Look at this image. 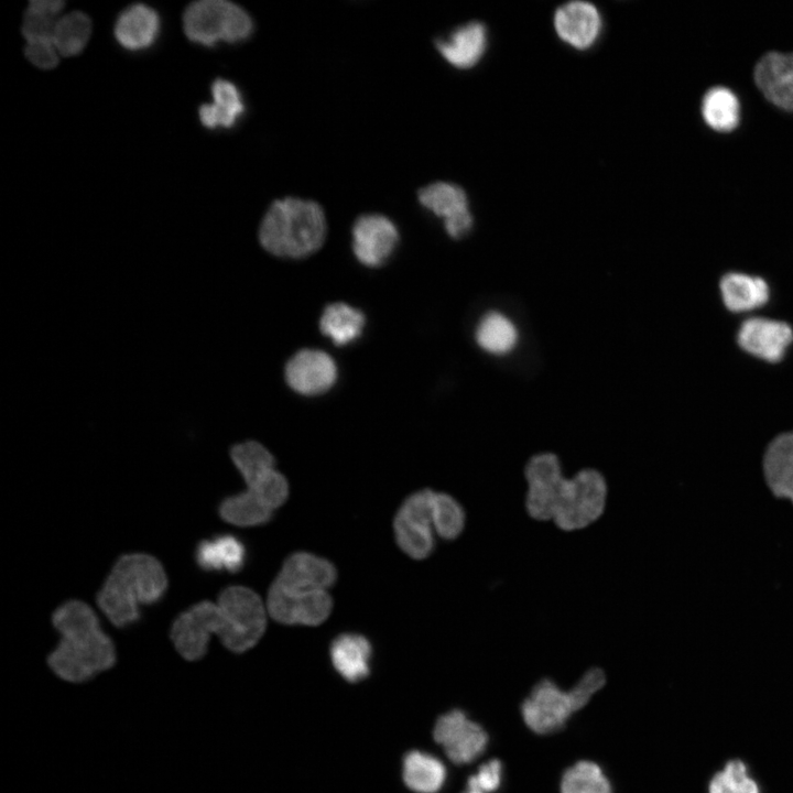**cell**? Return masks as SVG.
Here are the masks:
<instances>
[{
    "label": "cell",
    "instance_id": "obj_1",
    "mask_svg": "<svg viewBox=\"0 0 793 793\" xmlns=\"http://www.w3.org/2000/svg\"><path fill=\"white\" fill-rule=\"evenodd\" d=\"M265 611L260 596L245 586H228L217 602L202 600L173 621L170 638L186 661H198L208 651L216 634L229 651L242 653L257 644L264 633Z\"/></svg>",
    "mask_w": 793,
    "mask_h": 793
},
{
    "label": "cell",
    "instance_id": "obj_2",
    "mask_svg": "<svg viewBox=\"0 0 793 793\" xmlns=\"http://www.w3.org/2000/svg\"><path fill=\"white\" fill-rule=\"evenodd\" d=\"M52 623L61 639L47 664L56 676L83 683L115 665V643L89 605L78 599L63 602L54 610Z\"/></svg>",
    "mask_w": 793,
    "mask_h": 793
},
{
    "label": "cell",
    "instance_id": "obj_3",
    "mask_svg": "<svg viewBox=\"0 0 793 793\" xmlns=\"http://www.w3.org/2000/svg\"><path fill=\"white\" fill-rule=\"evenodd\" d=\"M167 585L165 569L156 557L145 553L123 554L98 590L96 601L115 627L126 628L140 621L141 606L163 599Z\"/></svg>",
    "mask_w": 793,
    "mask_h": 793
},
{
    "label": "cell",
    "instance_id": "obj_4",
    "mask_svg": "<svg viewBox=\"0 0 793 793\" xmlns=\"http://www.w3.org/2000/svg\"><path fill=\"white\" fill-rule=\"evenodd\" d=\"M326 231V217L318 203L284 197L274 200L264 214L259 241L273 256L301 259L323 246Z\"/></svg>",
    "mask_w": 793,
    "mask_h": 793
},
{
    "label": "cell",
    "instance_id": "obj_5",
    "mask_svg": "<svg viewBox=\"0 0 793 793\" xmlns=\"http://www.w3.org/2000/svg\"><path fill=\"white\" fill-rule=\"evenodd\" d=\"M185 35L193 43L214 46L218 42L240 43L249 39L254 24L240 6L226 0H199L183 15Z\"/></svg>",
    "mask_w": 793,
    "mask_h": 793
},
{
    "label": "cell",
    "instance_id": "obj_6",
    "mask_svg": "<svg viewBox=\"0 0 793 793\" xmlns=\"http://www.w3.org/2000/svg\"><path fill=\"white\" fill-rule=\"evenodd\" d=\"M607 501L608 485L604 475L594 468L582 469L566 478L553 522L565 532L586 529L599 520Z\"/></svg>",
    "mask_w": 793,
    "mask_h": 793
},
{
    "label": "cell",
    "instance_id": "obj_7",
    "mask_svg": "<svg viewBox=\"0 0 793 793\" xmlns=\"http://www.w3.org/2000/svg\"><path fill=\"white\" fill-rule=\"evenodd\" d=\"M433 736L455 764L475 761L485 752L489 741L482 726L470 720L460 709L441 715L434 726Z\"/></svg>",
    "mask_w": 793,
    "mask_h": 793
},
{
    "label": "cell",
    "instance_id": "obj_8",
    "mask_svg": "<svg viewBox=\"0 0 793 793\" xmlns=\"http://www.w3.org/2000/svg\"><path fill=\"white\" fill-rule=\"evenodd\" d=\"M573 713L575 710L569 693L550 678L540 681L521 704L525 725L539 735L561 730Z\"/></svg>",
    "mask_w": 793,
    "mask_h": 793
},
{
    "label": "cell",
    "instance_id": "obj_9",
    "mask_svg": "<svg viewBox=\"0 0 793 793\" xmlns=\"http://www.w3.org/2000/svg\"><path fill=\"white\" fill-rule=\"evenodd\" d=\"M333 609V599L326 590L302 594L285 591L275 582L268 594V610L271 617L283 624L318 626Z\"/></svg>",
    "mask_w": 793,
    "mask_h": 793
},
{
    "label": "cell",
    "instance_id": "obj_10",
    "mask_svg": "<svg viewBox=\"0 0 793 793\" xmlns=\"http://www.w3.org/2000/svg\"><path fill=\"white\" fill-rule=\"evenodd\" d=\"M399 242L394 222L381 214H365L352 226V251L360 263L370 268L384 264Z\"/></svg>",
    "mask_w": 793,
    "mask_h": 793
},
{
    "label": "cell",
    "instance_id": "obj_11",
    "mask_svg": "<svg viewBox=\"0 0 793 793\" xmlns=\"http://www.w3.org/2000/svg\"><path fill=\"white\" fill-rule=\"evenodd\" d=\"M420 204L444 219L447 233L455 239L465 236L472 226L466 192L448 182H435L417 193Z\"/></svg>",
    "mask_w": 793,
    "mask_h": 793
},
{
    "label": "cell",
    "instance_id": "obj_12",
    "mask_svg": "<svg viewBox=\"0 0 793 793\" xmlns=\"http://www.w3.org/2000/svg\"><path fill=\"white\" fill-rule=\"evenodd\" d=\"M793 341L792 327L782 321L751 317L743 321L737 343L746 352L769 362H778Z\"/></svg>",
    "mask_w": 793,
    "mask_h": 793
},
{
    "label": "cell",
    "instance_id": "obj_13",
    "mask_svg": "<svg viewBox=\"0 0 793 793\" xmlns=\"http://www.w3.org/2000/svg\"><path fill=\"white\" fill-rule=\"evenodd\" d=\"M289 387L303 395H317L329 390L337 379L334 359L318 349H302L286 363Z\"/></svg>",
    "mask_w": 793,
    "mask_h": 793
},
{
    "label": "cell",
    "instance_id": "obj_14",
    "mask_svg": "<svg viewBox=\"0 0 793 793\" xmlns=\"http://www.w3.org/2000/svg\"><path fill=\"white\" fill-rule=\"evenodd\" d=\"M337 578L335 565L324 557L306 552L290 555L283 563L275 583L285 591L302 594L325 590Z\"/></svg>",
    "mask_w": 793,
    "mask_h": 793
},
{
    "label": "cell",
    "instance_id": "obj_15",
    "mask_svg": "<svg viewBox=\"0 0 793 793\" xmlns=\"http://www.w3.org/2000/svg\"><path fill=\"white\" fill-rule=\"evenodd\" d=\"M554 26L562 41L576 50H586L599 36L601 18L593 3L571 1L556 9Z\"/></svg>",
    "mask_w": 793,
    "mask_h": 793
},
{
    "label": "cell",
    "instance_id": "obj_16",
    "mask_svg": "<svg viewBox=\"0 0 793 793\" xmlns=\"http://www.w3.org/2000/svg\"><path fill=\"white\" fill-rule=\"evenodd\" d=\"M753 77L758 88L770 102L793 111V54H765L757 63Z\"/></svg>",
    "mask_w": 793,
    "mask_h": 793
},
{
    "label": "cell",
    "instance_id": "obj_17",
    "mask_svg": "<svg viewBox=\"0 0 793 793\" xmlns=\"http://www.w3.org/2000/svg\"><path fill=\"white\" fill-rule=\"evenodd\" d=\"M442 57L452 66L467 69L475 66L484 56L487 47L485 24L472 21L456 28L446 37L435 41Z\"/></svg>",
    "mask_w": 793,
    "mask_h": 793
},
{
    "label": "cell",
    "instance_id": "obj_18",
    "mask_svg": "<svg viewBox=\"0 0 793 793\" xmlns=\"http://www.w3.org/2000/svg\"><path fill=\"white\" fill-rule=\"evenodd\" d=\"M247 557L245 543L230 533L203 539L194 551L196 565L206 573H239L246 566Z\"/></svg>",
    "mask_w": 793,
    "mask_h": 793
},
{
    "label": "cell",
    "instance_id": "obj_19",
    "mask_svg": "<svg viewBox=\"0 0 793 793\" xmlns=\"http://www.w3.org/2000/svg\"><path fill=\"white\" fill-rule=\"evenodd\" d=\"M762 470L770 492L793 504V431L782 433L769 443Z\"/></svg>",
    "mask_w": 793,
    "mask_h": 793
},
{
    "label": "cell",
    "instance_id": "obj_20",
    "mask_svg": "<svg viewBox=\"0 0 793 793\" xmlns=\"http://www.w3.org/2000/svg\"><path fill=\"white\" fill-rule=\"evenodd\" d=\"M160 26L157 12L149 6L137 3L120 13L115 24V36L123 48L139 52L154 44Z\"/></svg>",
    "mask_w": 793,
    "mask_h": 793
},
{
    "label": "cell",
    "instance_id": "obj_21",
    "mask_svg": "<svg viewBox=\"0 0 793 793\" xmlns=\"http://www.w3.org/2000/svg\"><path fill=\"white\" fill-rule=\"evenodd\" d=\"M330 661L337 673L350 683L360 682L370 674L372 645L360 633H341L329 647Z\"/></svg>",
    "mask_w": 793,
    "mask_h": 793
},
{
    "label": "cell",
    "instance_id": "obj_22",
    "mask_svg": "<svg viewBox=\"0 0 793 793\" xmlns=\"http://www.w3.org/2000/svg\"><path fill=\"white\" fill-rule=\"evenodd\" d=\"M719 289L725 306L735 313L759 308L770 297V289L764 279L742 272L724 274Z\"/></svg>",
    "mask_w": 793,
    "mask_h": 793
},
{
    "label": "cell",
    "instance_id": "obj_23",
    "mask_svg": "<svg viewBox=\"0 0 793 793\" xmlns=\"http://www.w3.org/2000/svg\"><path fill=\"white\" fill-rule=\"evenodd\" d=\"M211 95L213 102L199 108L202 124L208 129L235 126L246 110L238 87L230 80L218 78L211 85Z\"/></svg>",
    "mask_w": 793,
    "mask_h": 793
},
{
    "label": "cell",
    "instance_id": "obj_24",
    "mask_svg": "<svg viewBox=\"0 0 793 793\" xmlns=\"http://www.w3.org/2000/svg\"><path fill=\"white\" fill-rule=\"evenodd\" d=\"M402 776L405 785L415 793H437L446 782L447 770L437 757L412 750L403 758Z\"/></svg>",
    "mask_w": 793,
    "mask_h": 793
},
{
    "label": "cell",
    "instance_id": "obj_25",
    "mask_svg": "<svg viewBox=\"0 0 793 793\" xmlns=\"http://www.w3.org/2000/svg\"><path fill=\"white\" fill-rule=\"evenodd\" d=\"M218 513L224 521L242 528L265 524L274 515L273 509L249 489L222 499Z\"/></svg>",
    "mask_w": 793,
    "mask_h": 793
},
{
    "label": "cell",
    "instance_id": "obj_26",
    "mask_svg": "<svg viewBox=\"0 0 793 793\" xmlns=\"http://www.w3.org/2000/svg\"><path fill=\"white\" fill-rule=\"evenodd\" d=\"M365 321L361 311L345 303H333L325 307L319 328L335 345L345 346L361 335Z\"/></svg>",
    "mask_w": 793,
    "mask_h": 793
},
{
    "label": "cell",
    "instance_id": "obj_27",
    "mask_svg": "<svg viewBox=\"0 0 793 793\" xmlns=\"http://www.w3.org/2000/svg\"><path fill=\"white\" fill-rule=\"evenodd\" d=\"M702 113L710 128L719 132H728L739 122V101L728 88L714 87L703 98Z\"/></svg>",
    "mask_w": 793,
    "mask_h": 793
},
{
    "label": "cell",
    "instance_id": "obj_28",
    "mask_svg": "<svg viewBox=\"0 0 793 793\" xmlns=\"http://www.w3.org/2000/svg\"><path fill=\"white\" fill-rule=\"evenodd\" d=\"M229 454L248 487L274 469L273 455L256 441L237 443L230 447Z\"/></svg>",
    "mask_w": 793,
    "mask_h": 793
},
{
    "label": "cell",
    "instance_id": "obj_29",
    "mask_svg": "<svg viewBox=\"0 0 793 793\" xmlns=\"http://www.w3.org/2000/svg\"><path fill=\"white\" fill-rule=\"evenodd\" d=\"M59 0H37L30 2L23 19L22 34L26 43L52 42L57 15L63 10ZM54 44V43H53Z\"/></svg>",
    "mask_w": 793,
    "mask_h": 793
},
{
    "label": "cell",
    "instance_id": "obj_30",
    "mask_svg": "<svg viewBox=\"0 0 793 793\" xmlns=\"http://www.w3.org/2000/svg\"><path fill=\"white\" fill-rule=\"evenodd\" d=\"M91 34V21L87 14L73 11L61 17L55 25L53 43L62 56H74L85 48Z\"/></svg>",
    "mask_w": 793,
    "mask_h": 793
},
{
    "label": "cell",
    "instance_id": "obj_31",
    "mask_svg": "<svg viewBox=\"0 0 793 793\" xmlns=\"http://www.w3.org/2000/svg\"><path fill=\"white\" fill-rule=\"evenodd\" d=\"M561 793H612V786L602 769L595 762L582 760L565 770Z\"/></svg>",
    "mask_w": 793,
    "mask_h": 793
},
{
    "label": "cell",
    "instance_id": "obj_32",
    "mask_svg": "<svg viewBox=\"0 0 793 793\" xmlns=\"http://www.w3.org/2000/svg\"><path fill=\"white\" fill-rule=\"evenodd\" d=\"M476 339L482 349L491 354H506L515 345L517 330L507 317L490 312L479 323Z\"/></svg>",
    "mask_w": 793,
    "mask_h": 793
},
{
    "label": "cell",
    "instance_id": "obj_33",
    "mask_svg": "<svg viewBox=\"0 0 793 793\" xmlns=\"http://www.w3.org/2000/svg\"><path fill=\"white\" fill-rule=\"evenodd\" d=\"M395 541L399 547L415 560L430 556L435 548L433 528L411 522L399 514L393 522Z\"/></svg>",
    "mask_w": 793,
    "mask_h": 793
},
{
    "label": "cell",
    "instance_id": "obj_34",
    "mask_svg": "<svg viewBox=\"0 0 793 793\" xmlns=\"http://www.w3.org/2000/svg\"><path fill=\"white\" fill-rule=\"evenodd\" d=\"M466 525V512L453 496L436 492L433 512V529L445 541L456 540Z\"/></svg>",
    "mask_w": 793,
    "mask_h": 793
},
{
    "label": "cell",
    "instance_id": "obj_35",
    "mask_svg": "<svg viewBox=\"0 0 793 793\" xmlns=\"http://www.w3.org/2000/svg\"><path fill=\"white\" fill-rule=\"evenodd\" d=\"M708 793H761L748 765L740 759L729 760L708 783Z\"/></svg>",
    "mask_w": 793,
    "mask_h": 793
},
{
    "label": "cell",
    "instance_id": "obj_36",
    "mask_svg": "<svg viewBox=\"0 0 793 793\" xmlns=\"http://www.w3.org/2000/svg\"><path fill=\"white\" fill-rule=\"evenodd\" d=\"M565 480L560 485L528 486L524 507L530 518L536 521L554 520Z\"/></svg>",
    "mask_w": 793,
    "mask_h": 793
},
{
    "label": "cell",
    "instance_id": "obj_37",
    "mask_svg": "<svg viewBox=\"0 0 793 793\" xmlns=\"http://www.w3.org/2000/svg\"><path fill=\"white\" fill-rule=\"evenodd\" d=\"M524 478L526 486L560 485L566 479L561 461L553 453H541L531 457L524 468Z\"/></svg>",
    "mask_w": 793,
    "mask_h": 793
},
{
    "label": "cell",
    "instance_id": "obj_38",
    "mask_svg": "<svg viewBox=\"0 0 793 793\" xmlns=\"http://www.w3.org/2000/svg\"><path fill=\"white\" fill-rule=\"evenodd\" d=\"M435 493L431 489H422L410 495L397 514L411 522L433 528Z\"/></svg>",
    "mask_w": 793,
    "mask_h": 793
},
{
    "label": "cell",
    "instance_id": "obj_39",
    "mask_svg": "<svg viewBox=\"0 0 793 793\" xmlns=\"http://www.w3.org/2000/svg\"><path fill=\"white\" fill-rule=\"evenodd\" d=\"M248 489L257 493L273 510L286 501L290 492L286 478L275 469Z\"/></svg>",
    "mask_w": 793,
    "mask_h": 793
},
{
    "label": "cell",
    "instance_id": "obj_40",
    "mask_svg": "<svg viewBox=\"0 0 793 793\" xmlns=\"http://www.w3.org/2000/svg\"><path fill=\"white\" fill-rule=\"evenodd\" d=\"M606 683L605 672L599 667L589 669L584 673L574 687L568 691L574 710L583 708L591 696Z\"/></svg>",
    "mask_w": 793,
    "mask_h": 793
},
{
    "label": "cell",
    "instance_id": "obj_41",
    "mask_svg": "<svg viewBox=\"0 0 793 793\" xmlns=\"http://www.w3.org/2000/svg\"><path fill=\"white\" fill-rule=\"evenodd\" d=\"M503 765L499 759H491L481 764L478 771L467 780V787L479 790L484 793L497 791L502 782Z\"/></svg>",
    "mask_w": 793,
    "mask_h": 793
},
{
    "label": "cell",
    "instance_id": "obj_42",
    "mask_svg": "<svg viewBox=\"0 0 793 793\" xmlns=\"http://www.w3.org/2000/svg\"><path fill=\"white\" fill-rule=\"evenodd\" d=\"M25 55L41 69H52L58 64V52L52 42L26 43Z\"/></svg>",
    "mask_w": 793,
    "mask_h": 793
},
{
    "label": "cell",
    "instance_id": "obj_43",
    "mask_svg": "<svg viewBox=\"0 0 793 793\" xmlns=\"http://www.w3.org/2000/svg\"><path fill=\"white\" fill-rule=\"evenodd\" d=\"M464 793H484V792L476 790V789L467 787V790Z\"/></svg>",
    "mask_w": 793,
    "mask_h": 793
}]
</instances>
